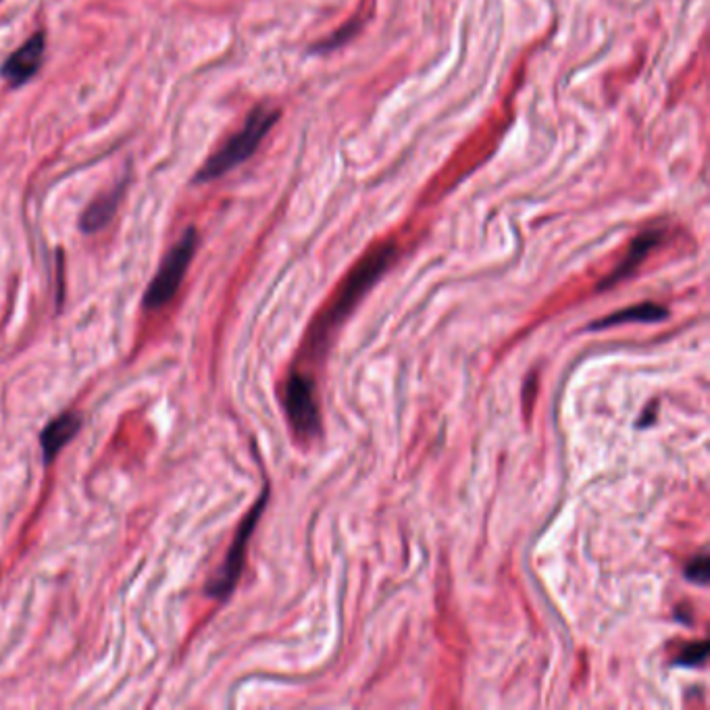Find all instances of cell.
Listing matches in <instances>:
<instances>
[{"instance_id":"8fae6325","label":"cell","mask_w":710,"mask_h":710,"mask_svg":"<svg viewBox=\"0 0 710 710\" xmlns=\"http://www.w3.org/2000/svg\"><path fill=\"white\" fill-rule=\"evenodd\" d=\"M706 656H708V642H706V640L694 642V644H688L686 648H683V650L679 652V656L675 658V665H681V667H700V665H704Z\"/></svg>"},{"instance_id":"7a4b0ae2","label":"cell","mask_w":710,"mask_h":710,"mask_svg":"<svg viewBox=\"0 0 710 710\" xmlns=\"http://www.w3.org/2000/svg\"><path fill=\"white\" fill-rule=\"evenodd\" d=\"M280 119V111L271 107H257L252 111L242 128L227 140L215 155L209 157V161L200 167L196 182H213L217 177L230 173L244 161H248L255 155L265 136L271 132L273 125Z\"/></svg>"},{"instance_id":"6da1fadb","label":"cell","mask_w":710,"mask_h":710,"mask_svg":"<svg viewBox=\"0 0 710 710\" xmlns=\"http://www.w3.org/2000/svg\"><path fill=\"white\" fill-rule=\"evenodd\" d=\"M394 257H396V246L382 244L375 250H371L369 255L348 273L344 284L336 292L332 304H329L327 311L313 325V346L325 344L327 336L334 332L354 307H357V302L363 298V294L386 273Z\"/></svg>"},{"instance_id":"52a82bcc","label":"cell","mask_w":710,"mask_h":710,"mask_svg":"<svg viewBox=\"0 0 710 710\" xmlns=\"http://www.w3.org/2000/svg\"><path fill=\"white\" fill-rule=\"evenodd\" d=\"M663 236H665V234H663L661 227H652V230L642 232L636 240L631 242L629 252L625 255V259H623V261L617 265V269H615L611 275H608L606 280L598 286V290L613 288V286H617L619 282L627 280V277L646 261V257L650 255V252H652L658 244H661Z\"/></svg>"},{"instance_id":"3957f363","label":"cell","mask_w":710,"mask_h":710,"mask_svg":"<svg viewBox=\"0 0 710 710\" xmlns=\"http://www.w3.org/2000/svg\"><path fill=\"white\" fill-rule=\"evenodd\" d=\"M196 248H198V234H196V230H188L180 238V242H177L169 250V255L161 263L155 280H152L150 286L146 288L144 307L148 311H159L165 307L167 302L173 300L175 292L180 290V286L184 282V275L194 259Z\"/></svg>"},{"instance_id":"8992f818","label":"cell","mask_w":710,"mask_h":710,"mask_svg":"<svg viewBox=\"0 0 710 710\" xmlns=\"http://www.w3.org/2000/svg\"><path fill=\"white\" fill-rule=\"evenodd\" d=\"M44 50H46V40L44 34L38 32L23 46H19L3 63V67H0V75H3L11 86H23L40 71L44 61Z\"/></svg>"},{"instance_id":"7c38bea8","label":"cell","mask_w":710,"mask_h":710,"mask_svg":"<svg viewBox=\"0 0 710 710\" xmlns=\"http://www.w3.org/2000/svg\"><path fill=\"white\" fill-rule=\"evenodd\" d=\"M686 577L694 583H700V586H704V583L708 581L710 577V563H708V556L702 552L700 556H696V559L690 561V565L686 567Z\"/></svg>"},{"instance_id":"277c9868","label":"cell","mask_w":710,"mask_h":710,"mask_svg":"<svg viewBox=\"0 0 710 710\" xmlns=\"http://www.w3.org/2000/svg\"><path fill=\"white\" fill-rule=\"evenodd\" d=\"M269 500V488L263 490L261 498L255 502V506H252L250 513L244 517V521L240 523L238 531H236V538L230 546V552H227L225 556V563L219 567V571L215 573V577L207 583V588H205V594L209 598H215V600H225V598H230V594L234 592V588L238 586V581H240V575H242V569H244V563H246V548H248V540L250 536L255 534V527L265 511V504Z\"/></svg>"},{"instance_id":"30bf717a","label":"cell","mask_w":710,"mask_h":710,"mask_svg":"<svg viewBox=\"0 0 710 710\" xmlns=\"http://www.w3.org/2000/svg\"><path fill=\"white\" fill-rule=\"evenodd\" d=\"M123 188L117 186L111 192L100 194L98 198H94L92 205L82 213L80 219V230L86 234H96L103 230V227L113 219L117 207H119V198H121Z\"/></svg>"},{"instance_id":"5b68a950","label":"cell","mask_w":710,"mask_h":710,"mask_svg":"<svg viewBox=\"0 0 710 710\" xmlns=\"http://www.w3.org/2000/svg\"><path fill=\"white\" fill-rule=\"evenodd\" d=\"M286 415L300 438H315L321 429V417L315 396V384L309 375L292 373L284 392Z\"/></svg>"},{"instance_id":"9c48e42d","label":"cell","mask_w":710,"mask_h":710,"mask_svg":"<svg viewBox=\"0 0 710 710\" xmlns=\"http://www.w3.org/2000/svg\"><path fill=\"white\" fill-rule=\"evenodd\" d=\"M667 317H669V313L665 307H661V304L640 302V304H633V307L617 311L615 315H608L600 321H594L590 325V329H608V327H617L623 323H636V321L638 323H654V321H663Z\"/></svg>"},{"instance_id":"ba28073f","label":"cell","mask_w":710,"mask_h":710,"mask_svg":"<svg viewBox=\"0 0 710 710\" xmlns=\"http://www.w3.org/2000/svg\"><path fill=\"white\" fill-rule=\"evenodd\" d=\"M80 429H82V415H80V413H73V411H67V413L59 415L57 419L50 421V423L44 427L42 436H40L44 463H46V465L53 463V461L57 459V454H59L75 436H78Z\"/></svg>"}]
</instances>
